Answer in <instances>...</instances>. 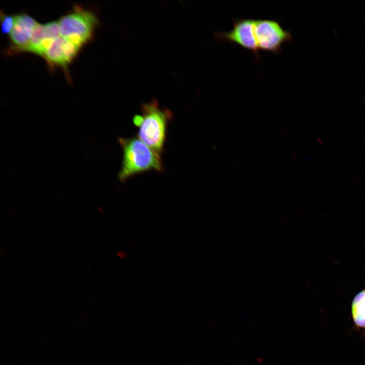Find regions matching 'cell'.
Wrapping results in <instances>:
<instances>
[{
  "label": "cell",
  "instance_id": "6da1fadb",
  "mask_svg": "<svg viewBox=\"0 0 365 365\" xmlns=\"http://www.w3.org/2000/svg\"><path fill=\"white\" fill-rule=\"evenodd\" d=\"M171 118V112L161 109L155 100L143 104L141 114L133 118L134 124L138 128V138L160 154L166 139L167 124Z\"/></svg>",
  "mask_w": 365,
  "mask_h": 365
},
{
  "label": "cell",
  "instance_id": "7a4b0ae2",
  "mask_svg": "<svg viewBox=\"0 0 365 365\" xmlns=\"http://www.w3.org/2000/svg\"><path fill=\"white\" fill-rule=\"evenodd\" d=\"M119 142L123 150L122 166L118 174L121 181L147 171L162 170L160 154L139 138H120Z\"/></svg>",
  "mask_w": 365,
  "mask_h": 365
},
{
  "label": "cell",
  "instance_id": "3957f363",
  "mask_svg": "<svg viewBox=\"0 0 365 365\" xmlns=\"http://www.w3.org/2000/svg\"><path fill=\"white\" fill-rule=\"evenodd\" d=\"M58 21L61 36L80 48L91 40L98 24L93 12L78 6Z\"/></svg>",
  "mask_w": 365,
  "mask_h": 365
},
{
  "label": "cell",
  "instance_id": "277c9868",
  "mask_svg": "<svg viewBox=\"0 0 365 365\" xmlns=\"http://www.w3.org/2000/svg\"><path fill=\"white\" fill-rule=\"evenodd\" d=\"M253 34L259 50L274 54L280 52L282 45L292 42V35L278 21L254 19Z\"/></svg>",
  "mask_w": 365,
  "mask_h": 365
},
{
  "label": "cell",
  "instance_id": "5b68a950",
  "mask_svg": "<svg viewBox=\"0 0 365 365\" xmlns=\"http://www.w3.org/2000/svg\"><path fill=\"white\" fill-rule=\"evenodd\" d=\"M233 24L232 28L228 31L216 32V40L235 43L252 52L259 58V50L253 34L254 19H236Z\"/></svg>",
  "mask_w": 365,
  "mask_h": 365
},
{
  "label": "cell",
  "instance_id": "8992f818",
  "mask_svg": "<svg viewBox=\"0 0 365 365\" xmlns=\"http://www.w3.org/2000/svg\"><path fill=\"white\" fill-rule=\"evenodd\" d=\"M80 48L59 36L46 51L43 57L50 66L65 67L76 56Z\"/></svg>",
  "mask_w": 365,
  "mask_h": 365
},
{
  "label": "cell",
  "instance_id": "52a82bcc",
  "mask_svg": "<svg viewBox=\"0 0 365 365\" xmlns=\"http://www.w3.org/2000/svg\"><path fill=\"white\" fill-rule=\"evenodd\" d=\"M38 23L31 16L21 14L14 17V24L10 33L12 48L27 51L31 38Z\"/></svg>",
  "mask_w": 365,
  "mask_h": 365
},
{
  "label": "cell",
  "instance_id": "ba28073f",
  "mask_svg": "<svg viewBox=\"0 0 365 365\" xmlns=\"http://www.w3.org/2000/svg\"><path fill=\"white\" fill-rule=\"evenodd\" d=\"M59 35L58 21L38 24L32 33L27 51L43 57L46 51Z\"/></svg>",
  "mask_w": 365,
  "mask_h": 365
},
{
  "label": "cell",
  "instance_id": "9c48e42d",
  "mask_svg": "<svg viewBox=\"0 0 365 365\" xmlns=\"http://www.w3.org/2000/svg\"><path fill=\"white\" fill-rule=\"evenodd\" d=\"M351 314L354 323L365 328V289L358 293L353 299Z\"/></svg>",
  "mask_w": 365,
  "mask_h": 365
},
{
  "label": "cell",
  "instance_id": "30bf717a",
  "mask_svg": "<svg viewBox=\"0 0 365 365\" xmlns=\"http://www.w3.org/2000/svg\"><path fill=\"white\" fill-rule=\"evenodd\" d=\"M2 29L3 33H10L14 24V17L1 13Z\"/></svg>",
  "mask_w": 365,
  "mask_h": 365
}]
</instances>
